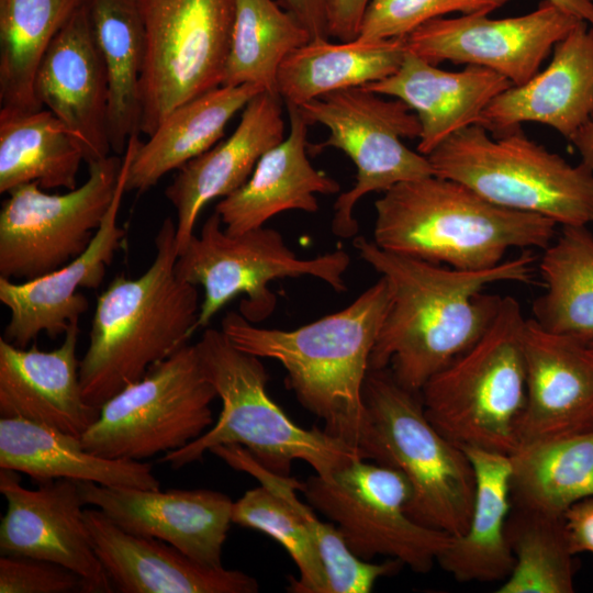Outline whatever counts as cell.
<instances>
[{"mask_svg": "<svg viewBox=\"0 0 593 593\" xmlns=\"http://www.w3.org/2000/svg\"><path fill=\"white\" fill-rule=\"evenodd\" d=\"M354 247L389 288L370 369L389 368L414 392L489 328L503 296L483 290L497 282H530L537 259L526 249L492 268L460 270L388 251L362 236L355 237Z\"/></svg>", "mask_w": 593, "mask_h": 593, "instance_id": "obj_1", "label": "cell"}, {"mask_svg": "<svg viewBox=\"0 0 593 593\" xmlns=\"http://www.w3.org/2000/svg\"><path fill=\"white\" fill-rule=\"evenodd\" d=\"M389 300L381 277L343 310L295 329L260 327L236 312L226 313L221 326L238 349L280 362L289 388L323 421V429L361 451L367 425L363 384Z\"/></svg>", "mask_w": 593, "mask_h": 593, "instance_id": "obj_2", "label": "cell"}, {"mask_svg": "<svg viewBox=\"0 0 593 593\" xmlns=\"http://www.w3.org/2000/svg\"><path fill=\"white\" fill-rule=\"evenodd\" d=\"M155 249L139 277L116 276L98 296L79 368L83 398L93 406L141 380L198 329L199 291L176 273L179 250L170 217L155 236Z\"/></svg>", "mask_w": 593, "mask_h": 593, "instance_id": "obj_3", "label": "cell"}, {"mask_svg": "<svg viewBox=\"0 0 593 593\" xmlns=\"http://www.w3.org/2000/svg\"><path fill=\"white\" fill-rule=\"evenodd\" d=\"M374 208L380 248L460 270L495 267L513 248L544 250L557 235L548 217L496 205L435 175L395 184Z\"/></svg>", "mask_w": 593, "mask_h": 593, "instance_id": "obj_4", "label": "cell"}, {"mask_svg": "<svg viewBox=\"0 0 593 593\" xmlns=\"http://www.w3.org/2000/svg\"><path fill=\"white\" fill-rule=\"evenodd\" d=\"M195 348L222 410L204 434L165 454L159 462L179 469L216 446L238 445L275 473L290 475L292 462L302 460L326 478L356 459H366L359 449L324 429L293 422L267 392L269 377L261 358L238 349L222 329L208 328Z\"/></svg>", "mask_w": 593, "mask_h": 593, "instance_id": "obj_5", "label": "cell"}, {"mask_svg": "<svg viewBox=\"0 0 593 593\" xmlns=\"http://www.w3.org/2000/svg\"><path fill=\"white\" fill-rule=\"evenodd\" d=\"M366 459L399 470L409 481L406 513L417 523L460 537L471 517L475 478L462 448L425 415L419 392L401 385L389 368L369 369L363 384Z\"/></svg>", "mask_w": 593, "mask_h": 593, "instance_id": "obj_6", "label": "cell"}, {"mask_svg": "<svg viewBox=\"0 0 593 593\" xmlns=\"http://www.w3.org/2000/svg\"><path fill=\"white\" fill-rule=\"evenodd\" d=\"M521 304L502 298L485 333L421 389L424 412L459 447L512 455L526 404Z\"/></svg>", "mask_w": 593, "mask_h": 593, "instance_id": "obj_7", "label": "cell"}, {"mask_svg": "<svg viewBox=\"0 0 593 593\" xmlns=\"http://www.w3.org/2000/svg\"><path fill=\"white\" fill-rule=\"evenodd\" d=\"M427 157L435 176L456 180L496 205L561 226L593 222V170L536 143L521 125L492 135L480 124L467 126Z\"/></svg>", "mask_w": 593, "mask_h": 593, "instance_id": "obj_8", "label": "cell"}, {"mask_svg": "<svg viewBox=\"0 0 593 593\" xmlns=\"http://www.w3.org/2000/svg\"><path fill=\"white\" fill-rule=\"evenodd\" d=\"M350 256L336 249L314 258H299L282 235L269 227L240 234L225 231L217 213L204 222L176 261L177 276L203 288L198 328L206 327L214 315L231 300L243 294L239 313L258 324L277 306L271 281L310 276L327 283L336 292L347 290L344 275Z\"/></svg>", "mask_w": 593, "mask_h": 593, "instance_id": "obj_9", "label": "cell"}, {"mask_svg": "<svg viewBox=\"0 0 593 593\" xmlns=\"http://www.w3.org/2000/svg\"><path fill=\"white\" fill-rule=\"evenodd\" d=\"M215 398L195 345L187 344L108 400L80 439L88 451L109 459L142 461L165 455L214 424Z\"/></svg>", "mask_w": 593, "mask_h": 593, "instance_id": "obj_10", "label": "cell"}, {"mask_svg": "<svg viewBox=\"0 0 593 593\" xmlns=\"http://www.w3.org/2000/svg\"><path fill=\"white\" fill-rule=\"evenodd\" d=\"M309 124L328 130L327 138L309 146L317 154L327 147L344 152L356 167V181L334 204L332 232L340 238L356 237L359 225L355 205L371 192L434 175L428 157L410 149L404 138H418L421 124L401 100L384 99L362 87L326 93L299 107Z\"/></svg>", "mask_w": 593, "mask_h": 593, "instance_id": "obj_11", "label": "cell"}, {"mask_svg": "<svg viewBox=\"0 0 593 593\" xmlns=\"http://www.w3.org/2000/svg\"><path fill=\"white\" fill-rule=\"evenodd\" d=\"M366 460L356 459L326 478L313 474L300 491L334 523L355 556L367 561L385 556L415 572H429L455 537L411 518L406 478Z\"/></svg>", "mask_w": 593, "mask_h": 593, "instance_id": "obj_12", "label": "cell"}, {"mask_svg": "<svg viewBox=\"0 0 593 593\" xmlns=\"http://www.w3.org/2000/svg\"><path fill=\"white\" fill-rule=\"evenodd\" d=\"M146 55L139 132L149 136L178 105L222 85L236 0H138Z\"/></svg>", "mask_w": 593, "mask_h": 593, "instance_id": "obj_13", "label": "cell"}, {"mask_svg": "<svg viewBox=\"0 0 593 593\" xmlns=\"http://www.w3.org/2000/svg\"><path fill=\"white\" fill-rule=\"evenodd\" d=\"M88 179L66 193H47L37 182L7 193L0 210V277L32 280L86 250L116 190L118 155L87 163Z\"/></svg>", "mask_w": 593, "mask_h": 593, "instance_id": "obj_14", "label": "cell"}, {"mask_svg": "<svg viewBox=\"0 0 593 593\" xmlns=\"http://www.w3.org/2000/svg\"><path fill=\"white\" fill-rule=\"evenodd\" d=\"M580 21L549 0H541L535 10L518 16L434 19L404 40L407 51L433 65L450 61L481 66L521 86L539 71L556 43Z\"/></svg>", "mask_w": 593, "mask_h": 593, "instance_id": "obj_15", "label": "cell"}, {"mask_svg": "<svg viewBox=\"0 0 593 593\" xmlns=\"http://www.w3.org/2000/svg\"><path fill=\"white\" fill-rule=\"evenodd\" d=\"M139 143L138 134L128 139L115 193L83 253L61 268L32 280L13 281L0 277V301L10 312L2 337L9 343L26 348L43 332L51 338L65 335L88 310L89 302L78 289L99 288L107 267L123 244L125 231L119 225L118 217L126 192L128 168Z\"/></svg>", "mask_w": 593, "mask_h": 593, "instance_id": "obj_16", "label": "cell"}, {"mask_svg": "<svg viewBox=\"0 0 593 593\" xmlns=\"http://www.w3.org/2000/svg\"><path fill=\"white\" fill-rule=\"evenodd\" d=\"M0 492L7 500L0 524L2 556L58 563L81 578L85 593L113 591L90 539L77 481L58 479L30 490L20 484L16 471L1 469Z\"/></svg>", "mask_w": 593, "mask_h": 593, "instance_id": "obj_17", "label": "cell"}, {"mask_svg": "<svg viewBox=\"0 0 593 593\" xmlns=\"http://www.w3.org/2000/svg\"><path fill=\"white\" fill-rule=\"evenodd\" d=\"M78 482V481H77ZM85 505L101 510L122 529L165 541L197 562L220 568L233 501L198 490H145L78 482Z\"/></svg>", "mask_w": 593, "mask_h": 593, "instance_id": "obj_18", "label": "cell"}, {"mask_svg": "<svg viewBox=\"0 0 593 593\" xmlns=\"http://www.w3.org/2000/svg\"><path fill=\"white\" fill-rule=\"evenodd\" d=\"M521 445L593 432V347L527 318ZM519 445V446H521Z\"/></svg>", "mask_w": 593, "mask_h": 593, "instance_id": "obj_19", "label": "cell"}, {"mask_svg": "<svg viewBox=\"0 0 593 593\" xmlns=\"http://www.w3.org/2000/svg\"><path fill=\"white\" fill-rule=\"evenodd\" d=\"M34 91L38 103L82 144L87 163L111 155L108 78L87 0L51 43L36 71Z\"/></svg>", "mask_w": 593, "mask_h": 593, "instance_id": "obj_20", "label": "cell"}, {"mask_svg": "<svg viewBox=\"0 0 593 593\" xmlns=\"http://www.w3.org/2000/svg\"><path fill=\"white\" fill-rule=\"evenodd\" d=\"M282 102L279 94L260 91L243 109L230 137L177 169L165 195L177 214L179 254L194 235L204 205L239 189L261 156L286 137Z\"/></svg>", "mask_w": 593, "mask_h": 593, "instance_id": "obj_21", "label": "cell"}, {"mask_svg": "<svg viewBox=\"0 0 593 593\" xmlns=\"http://www.w3.org/2000/svg\"><path fill=\"white\" fill-rule=\"evenodd\" d=\"M94 552L121 593H255L256 579L201 564L176 547L131 534L101 510L83 512Z\"/></svg>", "mask_w": 593, "mask_h": 593, "instance_id": "obj_22", "label": "cell"}, {"mask_svg": "<svg viewBox=\"0 0 593 593\" xmlns=\"http://www.w3.org/2000/svg\"><path fill=\"white\" fill-rule=\"evenodd\" d=\"M78 322L51 351L16 347L0 337L1 417H21L78 438L98 419L100 407L89 404L81 390Z\"/></svg>", "mask_w": 593, "mask_h": 593, "instance_id": "obj_23", "label": "cell"}, {"mask_svg": "<svg viewBox=\"0 0 593 593\" xmlns=\"http://www.w3.org/2000/svg\"><path fill=\"white\" fill-rule=\"evenodd\" d=\"M593 119V25L580 21L552 48L549 65L495 97L479 124L492 134L537 122L570 141Z\"/></svg>", "mask_w": 593, "mask_h": 593, "instance_id": "obj_24", "label": "cell"}, {"mask_svg": "<svg viewBox=\"0 0 593 593\" xmlns=\"http://www.w3.org/2000/svg\"><path fill=\"white\" fill-rule=\"evenodd\" d=\"M513 85L485 67L448 71L406 49L398 70L362 88L403 101L421 124L417 152L427 156L456 132L479 124L489 103Z\"/></svg>", "mask_w": 593, "mask_h": 593, "instance_id": "obj_25", "label": "cell"}, {"mask_svg": "<svg viewBox=\"0 0 593 593\" xmlns=\"http://www.w3.org/2000/svg\"><path fill=\"white\" fill-rule=\"evenodd\" d=\"M289 132L258 160L249 179L215 206L225 231L240 234L265 225L290 210L314 213L316 194H335L339 183L315 169L309 159L307 126L301 109L286 104Z\"/></svg>", "mask_w": 593, "mask_h": 593, "instance_id": "obj_26", "label": "cell"}, {"mask_svg": "<svg viewBox=\"0 0 593 593\" xmlns=\"http://www.w3.org/2000/svg\"><path fill=\"white\" fill-rule=\"evenodd\" d=\"M0 468L24 473L40 484L69 479L107 486L160 489L149 463L94 455L80 438L21 417L0 418Z\"/></svg>", "mask_w": 593, "mask_h": 593, "instance_id": "obj_27", "label": "cell"}, {"mask_svg": "<svg viewBox=\"0 0 593 593\" xmlns=\"http://www.w3.org/2000/svg\"><path fill=\"white\" fill-rule=\"evenodd\" d=\"M462 449L475 478L471 517L465 534L454 538L437 562L459 582L503 581L514 566L506 535L512 511L511 459L480 448Z\"/></svg>", "mask_w": 593, "mask_h": 593, "instance_id": "obj_28", "label": "cell"}, {"mask_svg": "<svg viewBox=\"0 0 593 593\" xmlns=\"http://www.w3.org/2000/svg\"><path fill=\"white\" fill-rule=\"evenodd\" d=\"M260 91L253 85L219 86L175 108L141 141L131 161L126 191L144 193L171 170L203 154L224 135L231 119Z\"/></svg>", "mask_w": 593, "mask_h": 593, "instance_id": "obj_29", "label": "cell"}, {"mask_svg": "<svg viewBox=\"0 0 593 593\" xmlns=\"http://www.w3.org/2000/svg\"><path fill=\"white\" fill-rule=\"evenodd\" d=\"M405 52L404 38L311 40L281 63L277 93L286 104L300 107L333 91L362 87L394 74Z\"/></svg>", "mask_w": 593, "mask_h": 593, "instance_id": "obj_30", "label": "cell"}, {"mask_svg": "<svg viewBox=\"0 0 593 593\" xmlns=\"http://www.w3.org/2000/svg\"><path fill=\"white\" fill-rule=\"evenodd\" d=\"M91 30L108 78V134L115 155L138 134L146 38L138 0H87Z\"/></svg>", "mask_w": 593, "mask_h": 593, "instance_id": "obj_31", "label": "cell"}, {"mask_svg": "<svg viewBox=\"0 0 593 593\" xmlns=\"http://www.w3.org/2000/svg\"><path fill=\"white\" fill-rule=\"evenodd\" d=\"M82 160V144L49 110L0 109L1 194L30 182L72 190Z\"/></svg>", "mask_w": 593, "mask_h": 593, "instance_id": "obj_32", "label": "cell"}, {"mask_svg": "<svg viewBox=\"0 0 593 593\" xmlns=\"http://www.w3.org/2000/svg\"><path fill=\"white\" fill-rule=\"evenodd\" d=\"M510 459L514 508L561 517L593 495V432L525 443Z\"/></svg>", "mask_w": 593, "mask_h": 593, "instance_id": "obj_33", "label": "cell"}, {"mask_svg": "<svg viewBox=\"0 0 593 593\" xmlns=\"http://www.w3.org/2000/svg\"><path fill=\"white\" fill-rule=\"evenodd\" d=\"M538 269L545 291L532 305L545 329L593 340V233L588 226H561L544 249Z\"/></svg>", "mask_w": 593, "mask_h": 593, "instance_id": "obj_34", "label": "cell"}, {"mask_svg": "<svg viewBox=\"0 0 593 593\" xmlns=\"http://www.w3.org/2000/svg\"><path fill=\"white\" fill-rule=\"evenodd\" d=\"M86 0H0L1 109H42L34 81L51 43Z\"/></svg>", "mask_w": 593, "mask_h": 593, "instance_id": "obj_35", "label": "cell"}, {"mask_svg": "<svg viewBox=\"0 0 593 593\" xmlns=\"http://www.w3.org/2000/svg\"><path fill=\"white\" fill-rule=\"evenodd\" d=\"M309 41L304 26L275 0H236L221 86L253 85L277 93L281 63Z\"/></svg>", "mask_w": 593, "mask_h": 593, "instance_id": "obj_36", "label": "cell"}, {"mask_svg": "<svg viewBox=\"0 0 593 593\" xmlns=\"http://www.w3.org/2000/svg\"><path fill=\"white\" fill-rule=\"evenodd\" d=\"M211 454L233 469L254 477L261 485L273 491L298 511L307 526L323 561L327 593H369L376 582L398 571L403 564L395 559L371 563L355 556L334 524L322 522L313 507L301 502L296 491L302 482L290 475L275 473L260 465L244 447L220 445Z\"/></svg>", "mask_w": 593, "mask_h": 593, "instance_id": "obj_37", "label": "cell"}, {"mask_svg": "<svg viewBox=\"0 0 593 593\" xmlns=\"http://www.w3.org/2000/svg\"><path fill=\"white\" fill-rule=\"evenodd\" d=\"M514 556L497 593H572L577 566L562 516L512 507L506 525Z\"/></svg>", "mask_w": 593, "mask_h": 593, "instance_id": "obj_38", "label": "cell"}, {"mask_svg": "<svg viewBox=\"0 0 593 593\" xmlns=\"http://www.w3.org/2000/svg\"><path fill=\"white\" fill-rule=\"evenodd\" d=\"M232 523L259 530L286 549L300 573L299 580L290 581V591L327 593L325 568L313 537L286 500L260 484L233 503Z\"/></svg>", "mask_w": 593, "mask_h": 593, "instance_id": "obj_39", "label": "cell"}, {"mask_svg": "<svg viewBox=\"0 0 593 593\" xmlns=\"http://www.w3.org/2000/svg\"><path fill=\"white\" fill-rule=\"evenodd\" d=\"M510 0H370L358 37L405 38L418 26L448 13L489 14Z\"/></svg>", "mask_w": 593, "mask_h": 593, "instance_id": "obj_40", "label": "cell"}, {"mask_svg": "<svg viewBox=\"0 0 593 593\" xmlns=\"http://www.w3.org/2000/svg\"><path fill=\"white\" fill-rule=\"evenodd\" d=\"M69 592H83L81 578L71 570L43 559L1 555L0 593Z\"/></svg>", "mask_w": 593, "mask_h": 593, "instance_id": "obj_41", "label": "cell"}, {"mask_svg": "<svg viewBox=\"0 0 593 593\" xmlns=\"http://www.w3.org/2000/svg\"><path fill=\"white\" fill-rule=\"evenodd\" d=\"M562 518L571 552L593 555V495L573 503Z\"/></svg>", "mask_w": 593, "mask_h": 593, "instance_id": "obj_42", "label": "cell"}, {"mask_svg": "<svg viewBox=\"0 0 593 593\" xmlns=\"http://www.w3.org/2000/svg\"><path fill=\"white\" fill-rule=\"evenodd\" d=\"M370 0H331L329 37L351 41L358 37Z\"/></svg>", "mask_w": 593, "mask_h": 593, "instance_id": "obj_43", "label": "cell"}, {"mask_svg": "<svg viewBox=\"0 0 593 593\" xmlns=\"http://www.w3.org/2000/svg\"><path fill=\"white\" fill-rule=\"evenodd\" d=\"M280 4L296 18L309 32L311 40L331 38V0H280Z\"/></svg>", "mask_w": 593, "mask_h": 593, "instance_id": "obj_44", "label": "cell"}, {"mask_svg": "<svg viewBox=\"0 0 593 593\" xmlns=\"http://www.w3.org/2000/svg\"><path fill=\"white\" fill-rule=\"evenodd\" d=\"M581 156V161L593 170V119L589 121L571 139Z\"/></svg>", "mask_w": 593, "mask_h": 593, "instance_id": "obj_45", "label": "cell"}, {"mask_svg": "<svg viewBox=\"0 0 593 593\" xmlns=\"http://www.w3.org/2000/svg\"><path fill=\"white\" fill-rule=\"evenodd\" d=\"M581 21L593 25V0H549Z\"/></svg>", "mask_w": 593, "mask_h": 593, "instance_id": "obj_46", "label": "cell"}, {"mask_svg": "<svg viewBox=\"0 0 593 593\" xmlns=\"http://www.w3.org/2000/svg\"><path fill=\"white\" fill-rule=\"evenodd\" d=\"M593 347V340L589 343Z\"/></svg>", "mask_w": 593, "mask_h": 593, "instance_id": "obj_47", "label": "cell"}]
</instances>
